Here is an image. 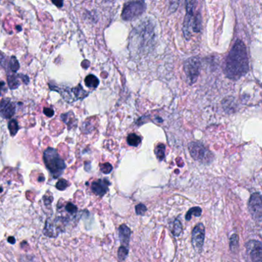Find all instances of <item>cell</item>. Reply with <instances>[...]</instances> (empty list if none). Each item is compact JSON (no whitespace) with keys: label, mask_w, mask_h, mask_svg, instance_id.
Masks as SVG:
<instances>
[{"label":"cell","mask_w":262,"mask_h":262,"mask_svg":"<svg viewBox=\"0 0 262 262\" xmlns=\"http://www.w3.org/2000/svg\"><path fill=\"white\" fill-rule=\"evenodd\" d=\"M248 68L246 47L242 41L237 40L225 59L224 71L227 77L236 80L246 74Z\"/></svg>","instance_id":"1"},{"label":"cell","mask_w":262,"mask_h":262,"mask_svg":"<svg viewBox=\"0 0 262 262\" xmlns=\"http://www.w3.org/2000/svg\"><path fill=\"white\" fill-rule=\"evenodd\" d=\"M43 160L46 166L55 178H58L63 172L66 168V164L61 159L57 151L55 148H48L43 154Z\"/></svg>","instance_id":"2"},{"label":"cell","mask_w":262,"mask_h":262,"mask_svg":"<svg viewBox=\"0 0 262 262\" xmlns=\"http://www.w3.org/2000/svg\"><path fill=\"white\" fill-rule=\"evenodd\" d=\"M188 149L194 160L202 163H209L212 160V153L200 142H191L188 145Z\"/></svg>","instance_id":"3"},{"label":"cell","mask_w":262,"mask_h":262,"mask_svg":"<svg viewBox=\"0 0 262 262\" xmlns=\"http://www.w3.org/2000/svg\"><path fill=\"white\" fill-rule=\"evenodd\" d=\"M146 9L145 3L133 1L125 4L122 10V18L125 21H132L140 16Z\"/></svg>","instance_id":"4"},{"label":"cell","mask_w":262,"mask_h":262,"mask_svg":"<svg viewBox=\"0 0 262 262\" xmlns=\"http://www.w3.org/2000/svg\"><path fill=\"white\" fill-rule=\"evenodd\" d=\"M200 60L198 57H191L185 61L184 70L190 84L194 83L197 81L200 73Z\"/></svg>","instance_id":"5"},{"label":"cell","mask_w":262,"mask_h":262,"mask_svg":"<svg viewBox=\"0 0 262 262\" xmlns=\"http://www.w3.org/2000/svg\"><path fill=\"white\" fill-rule=\"evenodd\" d=\"M53 90H56L62 95L63 99L67 102H73L78 99H82L88 96V92L85 91L82 88V85H79L74 89H62V90H59V89L55 88Z\"/></svg>","instance_id":"6"},{"label":"cell","mask_w":262,"mask_h":262,"mask_svg":"<svg viewBox=\"0 0 262 262\" xmlns=\"http://www.w3.org/2000/svg\"><path fill=\"white\" fill-rule=\"evenodd\" d=\"M248 209L254 220H262V196L259 193L251 194L248 202Z\"/></svg>","instance_id":"7"},{"label":"cell","mask_w":262,"mask_h":262,"mask_svg":"<svg viewBox=\"0 0 262 262\" xmlns=\"http://www.w3.org/2000/svg\"><path fill=\"white\" fill-rule=\"evenodd\" d=\"M196 3L193 1L186 2V16L183 26V34L185 39L191 37V29H192V21L194 19V9Z\"/></svg>","instance_id":"8"},{"label":"cell","mask_w":262,"mask_h":262,"mask_svg":"<svg viewBox=\"0 0 262 262\" xmlns=\"http://www.w3.org/2000/svg\"><path fill=\"white\" fill-rule=\"evenodd\" d=\"M205 227L202 223L198 224L192 231L191 234V242L196 251H200L203 246L205 241Z\"/></svg>","instance_id":"9"},{"label":"cell","mask_w":262,"mask_h":262,"mask_svg":"<svg viewBox=\"0 0 262 262\" xmlns=\"http://www.w3.org/2000/svg\"><path fill=\"white\" fill-rule=\"evenodd\" d=\"M252 262H262V243L258 241L251 240L246 245Z\"/></svg>","instance_id":"10"},{"label":"cell","mask_w":262,"mask_h":262,"mask_svg":"<svg viewBox=\"0 0 262 262\" xmlns=\"http://www.w3.org/2000/svg\"><path fill=\"white\" fill-rule=\"evenodd\" d=\"M0 111H1V116L4 119H10L16 113V105L10 99H3Z\"/></svg>","instance_id":"11"},{"label":"cell","mask_w":262,"mask_h":262,"mask_svg":"<svg viewBox=\"0 0 262 262\" xmlns=\"http://www.w3.org/2000/svg\"><path fill=\"white\" fill-rule=\"evenodd\" d=\"M110 182L104 179L96 181L92 184V190L95 194L99 196H103L108 191V187Z\"/></svg>","instance_id":"12"},{"label":"cell","mask_w":262,"mask_h":262,"mask_svg":"<svg viewBox=\"0 0 262 262\" xmlns=\"http://www.w3.org/2000/svg\"><path fill=\"white\" fill-rule=\"evenodd\" d=\"M119 234L122 243L128 245V242H129L130 234H131L129 228L126 225H121L119 228Z\"/></svg>","instance_id":"13"},{"label":"cell","mask_w":262,"mask_h":262,"mask_svg":"<svg viewBox=\"0 0 262 262\" xmlns=\"http://www.w3.org/2000/svg\"><path fill=\"white\" fill-rule=\"evenodd\" d=\"M19 80H21L19 75H9L8 77H7V82H8L9 87H10L11 90H16V89H17L18 87L19 86V85H20Z\"/></svg>","instance_id":"14"},{"label":"cell","mask_w":262,"mask_h":262,"mask_svg":"<svg viewBox=\"0 0 262 262\" xmlns=\"http://www.w3.org/2000/svg\"><path fill=\"white\" fill-rule=\"evenodd\" d=\"M85 83L89 88H97L99 84V79L93 75H89L85 79Z\"/></svg>","instance_id":"15"},{"label":"cell","mask_w":262,"mask_h":262,"mask_svg":"<svg viewBox=\"0 0 262 262\" xmlns=\"http://www.w3.org/2000/svg\"><path fill=\"white\" fill-rule=\"evenodd\" d=\"M192 30L195 33H199L202 30V18H201L200 13H198L194 16L192 21Z\"/></svg>","instance_id":"16"},{"label":"cell","mask_w":262,"mask_h":262,"mask_svg":"<svg viewBox=\"0 0 262 262\" xmlns=\"http://www.w3.org/2000/svg\"><path fill=\"white\" fill-rule=\"evenodd\" d=\"M70 116V113L62 115V116H61V119H62V121L67 124L69 128H71L72 127L74 126V121L76 122V118H75L74 115L73 114L72 116Z\"/></svg>","instance_id":"17"},{"label":"cell","mask_w":262,"mask_h":262,"mask_svg":"<svg viewBox=\"0 0 262 262\" xmlns=\"http://www.w3.org/2000/svg\"><path fill=\"white\" fill-rule=\"evenodd\" d=\"M141 140H142L141 138L137 135L134 134V133H132L127 138V142L131 146H138L141 143Z\"/></svg>","instance_id":"18"},{"label":"cell","mask_w":262,"mask_h":262,"mask_svg":"<svg viewBox=\"0 0 262 262\" xmlns=\"http://www.w3.org/2000/svg\"><path fill=\"white\" fill-rule=\"evenodd\" d=\"M182 223H181L180 221L176 219V220H174V222H173L172 228H171V232L174 234V236L178 237V236L180 235L181 233H182Z\"/></svg>","instance_id":"19"},{"label":"cell","mask_w":262,"mask_h":262,"mask_svg":"<svg viewBox=\"0 0 262 262\" xmlns=\"http://www.w3.org/2000/svg\"><path fill=\"white\" fill-rule=\"evenodd\" d=\"M202 214V209L199 207H194V208H191L189 211L187 212L185 219L187 221L191 220V217L193 215L196 216V217H199Z\"/></svg>","instance_id":"20"},{"label":"cell","mask_w":262,"mask_h":262,"mask_svg":"<svg viewBox=\"0 0 262 262\" xmlns=\"http://www.w3.org/2000/svg\"><path fill=\"white\" fill-rule=\"evenodd\" d=\"M9 130H10V134L12 136H16V133L19 131V125H18L17 122L15 119L10 121L9 122Z\"/></svg>","instance_id":"21"},{"label":"cell","mask_w":262,"mask_h":262,"mask_svg":"<svg viewBox=\"0 0 262 262\" xmlns=\"http://www.w3.org/2000/svg\"><path fill=\"white\" fill-rule=\"evenodd\" d=\"M165 146L163 144H159V145L156 147V154L159 160H163L164 158H165Z\"/></svg>","instance_id":"22"},{"label":"cell","mask_w":262,"mask_h":262,"mask_svg":"<svg viewBox=\"0 0 262 262\" xmlns=\"http://www.w3.org/2000/svg\"><path fill=\"white\" fill-rule=\"evenodd\" d=\"M238 248V236L234 234L230 237V248L231 251H235Z\"/></svg>","instance_id":"23"},{"label":"cell","mask_w":262,"mask_h":262,"mask_svg":"<svg viewBox=\"0 0 262 262\" xmlns=\"http://www.w3.org/2000/svg\"><path fill=\"white\" fill-rule=\"evenodd\" d=\"M9 67L10 70L13 73H16L19 69V63L18 62L17 59L15 56H13L10 59V62H9Z\"/></svg>","instance_id":"24"},{"label":"cell","mask_w":262,"mask_h":262,"mask_svg":"<svg viewBox=\"0 0 262 262\" xmlns=\"http://www.w3.org/2000/svg\"><path fill=\"white\" fill-rule=\"evenodd\" d=\"M100 169L101 171L104 173V174H108V173L111 172L112 170H113V166H112L111 164L110 163L101 164Z\"/></svg>","instance_id":"25"},{"label":"cell","mask_w":262,"mask_h":262,"mask_svg":"<svg viewBox=\"0 0 262 262\" xmlns=\"http://www.w3.org/2000/svg\"><path fill=\"white\" fill-rule=\"evenodd\" d=\"M128 249H127L125 247H120V248H119V253H118V254H119V259H120V260H125V257H126L127 255H128Z\"/></svg>","instance_id":"26"},{"label":"cell","mask_w":262,"mask_h":262,"mask_svg":"<svg viewBox=\"0 0 262 262\" xmlns=\"http://www.w3.org/2000/svg\"><path fill=\"white\" fill-rule=\"evenodd\" d=\"M68 186V182L65 179H61L56 184V188L59 190H65Z\"/></svg>","instance_id":"27"},{"label":"cell","mask_w":262,"mask_h":262,"mask_svg":"<svg viewBox=\"0 0 262 262\" xmlns=\"http://www.w3.org/2000/svg\"><path fill=\"white\" fill-rule=\"evenodd\" d=\"M146 207L142 204H139L136 207V211L137 214H144L146 211Z\"/></svg>","instance_id":"28"},{"label":"cell","mask_w":262,"mask_h":262,"mask_svg":"<svg viewBox=\"0 0 262 262\" xmlns=\"http://www.w3.org/2000/svg\"><path fill=\"white\" fill-rule=\"evenodd\" d=\"M66 208H67V211H68L69 212L71 213V214H74V213H76V211H77V208H76V207L72 203H68V205H67Z\"/></svg>","instance_id":"29"},{"label":"cell","mask_w":262,"mask_h":262,"mask_svg":"<svg viewBox=\"0 0 262 262\" xmlns=\"http://www.w3.org/2000/svg\"><path fill=\"white\" fill-rule=\"evenodd\" d=\"M43 113L48 117H53L54 116V111L52 108H44Z\"/></svg>","instance_id":"30"},{"label":"cell","mask_w":262,"mask_h":262,"mask_svg":"<svg viewBox=\"0 0 262 262\" xmlns=\"http://www.w3.org/2000/svg\"><path fill=\"white\" fill-rule=\"evenodd\" d=\"M19 77H20L21 80L24 82V83L28 84L29 82V78L28 76H25V75L20 74L19 75Z\"/></svg>","instance_id":"31"},{"label":"cell","mask_w":262,"mask_h":262,"mask_svg":"<svg viewBox=\"0 0 262 262\" xmlns=\"http://www.w3.org/2000/svg\"><path fill=\"white\" fill-rule=\"evenodd\" d=\"M8 241L11 244H14L15 242H16V239H15L13 237H9Z\"/></svg>","instance_id":"32"},{"label":"cell","mask_w":262,"mask_h":262,"mask_svg":"<svg viewBox=\"0 0 262 262\" xmlns=\"http://www.w3.org/2000/svg\"><path fill=\"white\" fill-rule=\"evenodd\" d=\"M53 4H56V5L58 6V7H62V4H63V3L62 2H54L53 1Z\"/></svg>","instance_id":"33"}]
</instances>
